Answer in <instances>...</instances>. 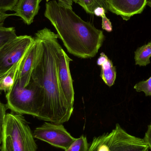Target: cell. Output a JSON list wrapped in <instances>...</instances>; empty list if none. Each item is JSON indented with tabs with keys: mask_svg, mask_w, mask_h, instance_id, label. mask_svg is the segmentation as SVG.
<instances>
[{
	"mask_svg": "<svg viewBox=\"0 0 151 151\" xmlns=\"http://www.w3.org/2000/svg\"><path fill=\"white\" fill-rule=\"evenodd\" d=\"M38 48L39 42L34 38V41L24 56L21 62L18 78L19 85L23 88L26 87L31 81Z\"/></svg>",
	"mask_w": 151,
	"mask_h": 151,
	"instance_id": "obj_10",
	"label": "cell"
},
{
	"mask_svg": "<svg viewBox=\"0 0 151 151\" xmlns=\"http://www.w3.org/2000/svg\"><path fill=\"white\" fill-rule=\"evenodd\" d=\"M106 11L104 8H102V7H99V8L95 9L93 15H96L97 17H102L104 15H106Z\"/></svg>",
	"mask_w": 151,
	"mask_h": 151,
	"instance_id": "obj_24",
	"label": "cell"
},
{
	"mask_svg": "<svg viewBox=\"0 0 151 151\" xmlns=\"http://www.w3.org/2000/svg\"><path fill=\"white\" fill-rule=\"evenodd\" d=\"M59 2L67 7L72 8L73 0H58Z\"/></svg>",
	"mask_w": 151,
	"mask_h": 151,
	"instance_id": "obj_25",
	"label": "cell"
},
{
	"mask_svg": "<svg viewBox=\"0 0 151 151\" xmlns=\"http://www.w3.org/2000/svg\"><path fill=\"white\" fill-rule=\"evenodd\" d=\"M44 16L70 54L83 59L96 56L104 41L103 31L82 19L73 8L56 0L47 1Z\"/></svg>",
	"mask_w": 151,
	"mask_h": 151,
	"instance_id": "obj_2",
	"label": "cell"
},
{
	"mask_svg": "<svg viewBox=\"0 0 151 151\" xmlns=\"http://www.w3.org/2000/svg\"><path fill=\"white\" fill-rule=\"evenodd\" d=\"M8 109L19 114L32 115L42 120L43 96L42 88L31 78L26 87L20 86L17 77L11 90L6 95Z\"/></svg>",
	"mask_w": 151,
	"mask_h": 151,
	"instance_id": "obj_3",
	"label": "cell"
},
{
	"mask_svg": "<svg viewBox=\"0 0 151 151\" xmlns=\"http://www.w3.org/2000/svg\"><path fill=\"white\" fill-rule=\"evenodd\" d=\"M42 0H18L12 11L14 16L19 17L26 24L33 22L35 17L40 10V4Z\"/></svg>",
	"mask_w": 151,
	"mask_h": 151,
	"instance_id": "obj_11",
	"label": "cell"
},
{
	"mask_svg": "<svg viewBox=\"0 0 151 151\" xmlns=\"http://www.w3.org/2000/svg\"><path fill=\"white\" fill-rule=\"evenodd\" d=\"M8 107L6 105L3 104L0 101V144L1 143L3 132L6 119V111Z\"/></svg>",
	"mask_w": 151,
	"mask_h": 151,
	"instance_id": "obj_19",
	"label": "cell"
},
{
	"mask_svg": "<svg viewBox=\"0 0 151 151\" xmlns=\"http://www.w3.org/2000/svg\"><path fill=\"white\" fill-rule=\"evenodd\" d=\"M14 16L13 14H8L6 12H0V27L3 26L4 21L10 16Z\"/></svg>",
	"mask_w": 151,
	"mask_h": 151,
	"instance_id": "obj_23",
	"label": "cell"
},
{
	"mask_svg": "<svg viewBox=\"0 0 151 151\" xmlns=\"http://www.w3.org/2000/svg\"><path fill=\"white\" fill-rule=\"evenodd\" d=\"M89 146L87 137L82 135L65 151H88Z\"/></svg>",
	"mask_w": 151,
	"mask_h": 151,
	"instance_id": "obj_16",
	"label": "cell"
},
{
	"mask_svg": "<svg viewBox=\"0 0 151 151\" xmlns=\"http://www.w3.org/2000/svg\"><path fill=\"white\" fill-rule=\"evenodd\" d=\"M97 64L101 67L100 77L108 87L112 86L116 80V67L104 53L102 52L97 60Z\"/></svg>",
	"mask_w": 151,
	"mask_h": 151,
	"instance_id": "obj_12",
	"label": "cell"
},
{
	"mask_svg": "<svg viewBox=\"0 0 151 151\" xmlns=\"http://www.w3.org/2000/svg\"><path fill=\"white\" fill-rule=\"evenodd\" d=\"M149 150H149V148H148V149H147V150H145V151H149Z\"/></svg>",
	"mask_w": 151,
	"mask_h": 151,
	"instance_id": "obj_28",
	"label": "cell"
},
{
	"mask_svg": "<svg viewBox=\"0 0 151 151\" xmlns=\"http://www.w3.org/2000/svg\"><path fill=\"white\" fill-rule=\"evenodd\" d=\"M17 36L14 27H0V48Z\"/></svg>",
	"mask_w": 151,
	"mask_h": 151,
	"instance_id": "obj_17",
	"label": "cell"
},
{
	"mask_svg": "<svg viewBox=\"0 0 151 151\" xmlns=\"http://www.w3.org/2000/svg\"><path fill=\"white\" fill-rule=\"evenodd\" d=\"M73 2H75V3H77V0H73Z\"/></svg>",
	"mask_w": 151,
	"mask_h": 151,
	"instance_id": "obj_27",
	"label": "cell"
},
{
	"mask_svg": "<svg viewBox=\"0 0 151 151\" xmlns=\"http://www.w3.org/2000/svg\"><path fill=\"white\" fill-rule=\"evenodd\" d=\"M34 41L30 35L17 36L0 48V76L23 58Z\"/></svg>",
	"mask_w": 151,
	"mask_h": 151,
	"instance_id": "obj_6",
	"label": "cell"
},
{
	"mask_svg": "<svg viewBox=\"0 0 151 151\" xmlns=\"http://www.w3.org/2000/svg\"><path fill=\"white\" fill-rule=\"evenodd\" d=\"M72 61L62 48L59 51L58 60V78L62 91L67 102L73 106L75 93L70 69V63Z\"/></svg>",
	"mask_w": 151,
	"mask_h": 151,
	"instance_id": "obj_8",
	"label": "cell"
},
{
	"mask_svg": "<svg viewBox=\"0 0 151 151\" xmlns=\"http://www.w3.org/2000/svg\"><path fill=\"white\" fill-rule=\"evenodd\" d=\"M147 5L150 7L151 9V0L147 1Z\"/></svg>",
	"mask_w": 151,
	"mask_h": 151,
	"instance_id": "obj_26",
	"label": "cell"
},
{
	"mask_svg": "<svg viewBox=\"0 0 151 151\" xmlns=\"http://www.w3.org/2000/svg\"><path fill=\"white\" fill-rule=\"evenodd\" d=\"M23 58L15 64L5 73L0 76V92L4 91L5 93H8L11 90L18 75Z\"/></svg>",
	"mask_w": 151,
	"mask_h": 151,
	"instance_id": "obj_13",
	"label": "cell"
},
{
	"mask_svg": "<svg viewBox=\"0 0 151 151\" xmlns=\"http://www.w3.org/2000/svg\"><path fill=\"white\" fill-rule=\"evenodd\" d=\"M137 92L143 91L146 96H151V76L146 81H142L137 83L134 86Z\"/></svg>",
	"mask_w": 151,
	"mask_h": 151,
	"instance_id": "obj_18",
	"label": "cell"
},
{
	"mask_svg": "<svg viewBox=\"0 0 151 151\" xmlns=\"http://www.w3.org/2000/svg\"><path fill=\"white\" fill-rule=\"evenodd\" d=\"M28 122L22 114L14 112L6 114L1 151H37Z\"/></svg>",
	"mask_w": 151,
	"mask_h": 151,
	"instance_id": "obj_4",
	"label": "cell"
},
{
	"mask_svg": "<svg viewBox=\"0 0 151 151\" xmlns=\"http://www.w3.org/2000/svg\"><path fill=\"white\" fill-rule=\"evenodd\" d=\"M147 0H108V11L128 21L141 14L147 5Z\"/></svg>",
	"mask_w": 151,
	"mask_h": 151,
	"instance_id": "obj_9",
	"label": "cell"
},
{
	"mask_svg": "<svg viewBox=\"0 0 151 151\" xmlns=\"http://www.w3.org/2000/svg\"><path fill=\"white\" fill-rule=\"evenodd\" d=\"M18 0H0V12L12 11Z\"/></svg>",
	"mask_w": 151,
	"mask_h": 151,
	"instance_id": "obj_20",
	"label": "cell"
},
{
	"mask_svg": "<svg viewBox=\"0 0 151 151\" xmlns=\"http://www.w3.org/2000/svg\"><path fill=\"white\" fill-rule=\"evenodd\" d=\"M33 134L35 138L64 150L76 139L67 131L63 124L47 122L36 128Z\"/></svg>",
	"mask_w": 151,
	"mask_h": 151,
	"instance_id": "obj_7",
	"label": "cell"
},
{
	"mask_svg": "<svg viewBox=\"0 0 151 151\" xmlns=\"http://www.w3.org/2000/svg\"><path fill=\"white\" fill-rule=\"evenodd\" d=\"M150 43L151 45V41H150Z\"/></svg>",
	"mask_w": 151,
	"mask_h": 151,
	"instance_id": "obj_29",
	"label": "cell"
},
{
	"mask_svg": "<svg viewBox=\"0 0 151 151\" xmlns=\"http://www.w3.org/2000/svg\"><path fill=\"white\" fill-rule=\"evenodd\" d=\"M149 146V150L151 151V123L148 126V129L145 132L144 137L143 138Z\"/></svg>",
	"mask_w": 151,
	"mask_h": 151,
	"instance_id": "obj_22",
	"label": "cell"
},
{
	"mask_svg": "<svg viewBox=\"0 0 151 151\" xmlns=\"http://www.w3.org/2000/svg\"><path fill=\"white\" fill-rule=\"evenodd\" d=\"M151 45L150 42L139 47L134 52V60L136 65L146 66L150 63Z\"/></svg>",
	"mask_w": 151,
	"mask_h": 151,
	"instance_id": "obj_14",
	"label": "cell"
},
{
	"mask_svg": "<svg viewBox=\"0 0 151 151\" xmlns=\"http://www.w3.org/2000/svg\"><path fill=\"white\" fill-rule=\"evenodd\" d=\"M34 38L39 42V48L31 78L42 88V120L63 124L70 119L73 106L67 102L59 82L58 60L62 47L58 36L45 27L38 31Z\"/></svg>",
	"mask_w": 151,
	"mask_h": 151,
	"instance_id": "obj_1",
	"label": "cell"
},
{
	"mask_svg": "<svg viewBox=\"0 0 151 151\" xmlns=\"http://www.w3.org/2000/svg\"><path fill=\"white\" fill-rule=\"evenodd\" d=\"M102 17V27L103 30L111 32L112 31L113 27L110 21V19L106 17V15H104Z\"/></svg>",
	"mask_w": 151,
	"mask_h": 151,
	"instance_id": "obj_21",
	"label": "cell"
},
{
	"mask_svg": "<svg viewBox=\"0 0 151 151\" xmlns=\"http://www.w3.org/2000/svg\"><path fill=\"white\" fill-rule=\"evenodd\" d=\"M148 148L143 138L129 134L117 123L111 132L94 137L88 151H145Z\"/></svg>",
	"mask_w": 151,
	"mask_h": 151,
	"instance_id": "obj_5",
	"label": "cell"
},
{
	"mask_svg": "<svg viewBox=\"0 0 151 151\" xmlns=\"http://www.w3.org/2000/svg\"><path fill=\"white\" fill-rule=\"evenodd\" d=\"M108 0H77V3L81 6L87 13L93 15L95 9L102 7L108 11Z\"/></svg>",
	"mask_w": 151,
	"mask_h": 151,
	"instance_id": "obj_15",
	"label": "cell"
}]
</instances>
